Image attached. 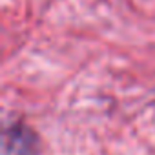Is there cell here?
Instances as JSON below:
<instances>
[{"mask_svg":"<svg viewBox=\"0 0 155 155\" xmlns=\"http://www.w3.org/2000/svg\"><path fill=\"white\" fill-rule=\"evenodd\" d=\"M6 150L8 155H38L40 144L29 128L15 124L6 135Z\"/></svg>","mask_w":155,"mask_h":155,"instance_id":"1","label":"cell"}]
</instances>
